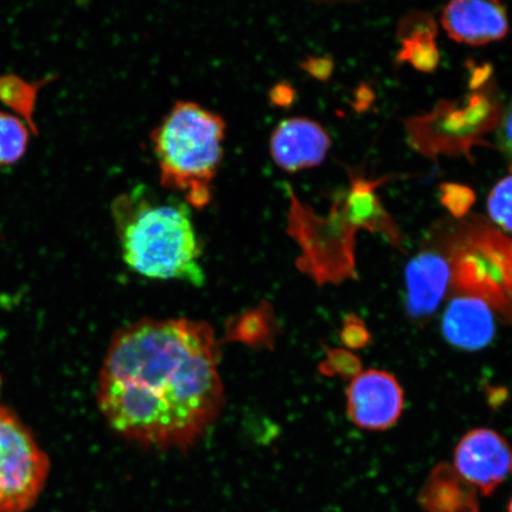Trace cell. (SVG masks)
Returning <instances> with one entry per match:
<instances>
[{
	"mask_svg": "<svg viewBox=\"0 0 512 512\" xmlns=\"http://www.w3.org/2000/svg\"><path fill=\"white\" fill-rule=\"evenodd\" d=\"M497 139L504 155L512 162V104L502 113L498 124Z\"/></svg>",
	"mask_w": 512,
	"mask_h": 512,
	"instance_id": "20",
	"label": "cell"
},
{
	"mask_svg": "<svg viewBox=\"0 0 512 512\" xmlns=\"http://www.w3.org/2000/svg\"><path fill=\"white\" fill-rule=\"evenodd\" d=\"M50 471L47 453L28 426L0 407V512H25L40 498Z\"/></svg>",
	"mask_w": 512,
	"mask_h": 512,
	"instance_id": "7",
	"label": "cell"
},
{
	"mask_svg": "<svg viewBox=\"0 0 512 512\" xmlns=\"http://www.w3.org/2000/svg\"><path fill=\"white\" fill-rule=\"evenodd\" d=\"M454 470L480 494L490 496L512 476V448L501 434L476 428L459 441Z\"/></svg>",
	"mask_w": 512,
	"mask_h": 512,
	"instance_id": "8",
	"label": "cell"
},
{
	"mask_svg": "<svg viewBox=\"0 0 512 512\" xmlns=\"http://www.w3.org/2000/svg\"><path fill=\"white\" fill-rule=\"evenodd\" d=\"M0 384H2V379H0ZM0 407H2V402H0Z\"/></svg>",
	"mask_w": 512,
	"mask_h": 512,
	"instance_id": "23",
	"label": "cell"
},
{
	"mask_svg": "<svg viewBox=\"0 0 512 512\" xmlns=\"http://www.w3.org/2000/svg\"><path fill=\"white\" fill-rule=\"evenodd\" d=\"M323 370H330L331 374H339L343 377H351V379H354L362 371L360 360L351 352L341 349L329 352V358L325 362Z\"/></svg>",
	"mask_w": 512,
	"mask_h": 512,
	"instance_id": "18",
	"label": "cell"
},
{
	"mask_svg": "<svg viewBox=\"0 0 512 512\" xmlns=\"http://www.w3.org/2000/svg\"><path fill=\"white\" fill-rule=\"evenodd\" d=\"M111 210L121 256L132 271L151 279L204 283L201 240L187 202L139 184L115 197Z\"/></svg>",
	"mask_w": 512,
	"mask_h": 512,
	"instance_id": "2",
	"label": "cell"
},
{
	"mask_svg": "<svg viewBox=\"0 0 512 512\" xmlns=\"http://www.w3.org/2000/svg\"><path fill=\"white\" fill-rule=\"evenodd\" d=\"M435 36L437 25L433 18L414 14L405 19L400 25L401 50L398 60L412 64L420 72H434L440 60Z\"/></svg>",
	"mask_w": 512,
	"mask_h": 512,
	"instance_id": "14",
	"label": "cell"
},
{
	"mask_svg": "<svg viewBox=\"0 0 512 512\" xmlns=\"http://www.w3.org/2000/svg\"><path fill=\"white\" fill-rule=\"evenodd\" d=\"M501 117L494 95L475 92L463 102L445 101L432 113L409 119V144L426 157L467 153L480 143V136L498 126Z\"/></svg>",
	"mask_w": 512,
	"mask_h": 512,
	"instance_id": "6",
	"label": "cell"
},
{
	"mask_svg": "<svg viewBox=\"0 0 512 512\" xmlns=\"http://www.w3.org/2000/svg\"><path fill=\"white\" fill-rule=\"evenodd\" d=\"M226 123L192 101H178L152 132L160 184L181 191L190 207H207L219 170Z\"/></svg>",
	"mask_w": 512,
	"mask_h": 512,
	"instance_id": "3",
	"label": "cell"
},
{
	"mask_svg": "<svg viewBox=\"0 0 512 512\" xmlns=\"http://www.w3.org/2000/svg\"><path fill=\"white\" fill-rule=\"evenodd\" d=\"M451 286V267L446 256L435 249H424L406 268V307L414 319L431 317Z\"/></svg>",
	"mask_w": 512,
	"mask_h": 512,
	"instance_id": "12",
	"label": "cell"
},
{
	"mask_svg": "<svg viewBox=\"0 0 512 512\" xmlns=\"http://www.w3.org/2000/svg\"><path fill=\"white\" fill-rule=\"evenodd\" d=\"M441 24L452 40L476 47L502 40L509 31L504 6L480 0H457L448 4Z\"/></svg>",
	"mask_w": 512,
	"mask_h": 512,
	"instance_id": "11",
	"label": "cell"
},
{
	"mask_svg": "<svg viewBox=\"0 0 512 512\" xmlns=\"http://www.w3.org/2000/svg\"><path fill=\"white\" fill-rule=\"evenodd\" d=\"M440 202L454 219L462 220L476 202V194L463 184L444 183L440 185Z\"/></svg>",
	"mask_w": 512,
	"mask_h": 512,
	"instance_id": "17",
	"label": "cell"
},
{
	"mask_svg": "<svg viewBox=\"0 0 512 512\" xmlns=\"http://www.w3.org/2000/svg\"><path fill=\"white\" fill-rule=\"evenodd\" d=\"M508 512H512V498H511V501L509 503Z\"/></svg>",
	"mask_w": 512,
	"mask_h": 512,
	"instance_id": "22",
	"label": "cell"
},
{
	"mask_svg": "<svg viewBox=\"0 0 512 512\" xmlns=\"http://www.w3.org/2000/svg\"><path fill=\"white\" fill-rule=\"evenodd\" d=\"M441 238L439 251L450 264L453 291L482 299L512 323V236L471 216Z\"/></svg>",
	"mask_w": 512,
	"mask_h": 512,
	"instance_id": "4",
	"label": "cell"
},
{
	"mask_svg": "<svg viewBox=\"0 0 512 512\" xmlns=\"http://www.w3.org/2000/svg\"><path fill=\"white\" fill-rule=\"evenodd\" d=\"M332 61L326 59L311 60L306 64V69L320 80H326L332 73Z\"/></svg>",
	"mask_w": 512,
	"mask_h": 512,
	"instance_id": "21",
	"label": "cell"
},
{
	"mask_svg": "<svg viewBox=\"0 0 512 512\" xmlns=\"http://www.w3.org/2000/svg\"><path fill=\"white\" fill-rule=\"evenodd\" d=\"M441 329L453 347L466 351L482 350L495 337V315L482 299L458 296L448 304Z\"/></svg>",
	"mask_w": 512,
	"mask_h": 512,
	"instance_id": "13",
	"label": "cell"
},
{
	"mask_svg": "<svg viewBox=\"0 0 512 512\" xmlns=\"http://www.w3.org/2000/svg\"><path fill=\"white\" fill-rule=\"evenodd\" d=\"M488 213L494 226L512 234V174L492 188L488 197Z\"/></svg>",
	"mask_w": 512,
	"mask_h": 512,
	"instance_id": "16",
	"label": "cell"
},
{
	"mask_svg": "<svg viewBox=\"0 0 512 512\" xmlns=\"http://www.w3.org/2000/svg\"><path fill=\"white\" fill-rule=\"evenodd\" d=\"M342 341L349 348H362L369 342L370 335L366 326L355 316L348 317L345 320L342 330Z\"/></svg>",
	"mask_w": 512,
	"mask_h": 512,
	"instance_id": "19",
	"label": "cell"
},
{
	"mask_svg": "<svg viewBox=\"0 0 512 512\" xmlns=\"http://www.w3.org/2000/svg\"><path fill=\"white\" fill-rule=\"evenodd\" d=\"M31 133L34 132L21 117L0 111V168L21 162L27 155Z\"/></svg>",
	"mask_w": 512,
	"mask_h": 512,
	"instance_id": "15",
	"label": "cell"
},
{
	"mask_svg": "<svg viewBox=\"0 0 512 512\" xmlns=\"http://www.w3.org/2000/svg\"><path fill=\"white\" fill-rule=\"evenodd\" d=\"M405 395L396 377L388 371L369 369L351 380L347 412L352 424L363 430L384 431L400 419Z\"/></svg>",
	"mask_w": 512,
	"mask_h": 512,
	"instance_id": "9",
	"label": "cell"
},
{
	"mask_svg": "<svg viewBox=\"0 0 512 512\" xmlns=\"http://www.w3.org/2000/svg\"><path fill=\"white\" fill-rule=\"evenodd\" d=\"M220 347L208 323L144 318L113 336L96 386L107 425L131 443L187 451L224 406Z\"/></svg>",
	"mask_w": 512,
	"mask_h": 512,
	"instance_id": "1",
	"label": "cell"
},
{
	"mask_svg": "<svg viewBox=\"0 0 512 512\" xmlns=\"http://www.w3.org/2000/svg\"><path fill=\"white\" fill-rule=\"evenodd\" d=\"M287 233L297 242V267L319 286L339 285L357 279L356 233L366 229L354 213L344 191L336 198L329 214L319 216L299 200L291 188Z\"/></svg>",
	"mask_w": 512,
	"mask_h": 512,
	"instance_id": "5",
	"label": "cell"
},
{
	"mask_svg": "<svg viewBox=\"0 0 512 512\" xmlns=\"http://www.w3.org/2000/svg\"><path fill=\"white\" fill-rule=\"evenodd\" d=\"M331 138L316 121L288 118L280 121L271 137V153L281 169L297 172L323 163Z\"/></svg>",
	"mask_w": 512,
	"mask_h": 512,
	"instance_id": "10",
	"label": "cell"
}]
</instances>
